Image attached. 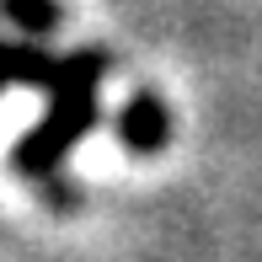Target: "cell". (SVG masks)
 Here are the masks:
<instances>
[{
  "mask_svg": "<svg viewBox=\"0 0 262 262\" xmlns=\"http://www.w3.org/2000/svg\"><path fill=\"white\" fill-rule=\"evenodd\" d=\"M0 6H6L11 16L32 32V38H43V32L59 21V6H54V0H0Z\"/></svg>",
  "mask_w": 262,
  "mask_h": 262,
  "instance_id": "3957f363",
  "label": "cell"
},
{
  "mask_svg": "<svg viewBox=\"0 0 262 262\" xmlns=\"http://www.w3.org/2000/svg\"><path fill=\"white\" fill-rule=\"evenodd\" d=\"M113 70V59L97 49H80V54H49L38 43H16V86H38L49 91V118H43L38 134H27L16 145V166L27 182L43 187L54 209H70L75 193L64 182V156L75 150V139H86L97 128V91L102 75Z\"/></svg>",
  "mask_w": 262,
  "mask_h": 262,
  "instance_id": "6da1fadb",
  "label": "cell"
},
{
  "mask_svg": "<svg viewBox=\"0 0 262 262\" xmlns=\"http://www.w3.org/2000/svg\"><path fill=\"white\" fill-rule=\"evenodd\" d=\"M118 134H123V145L128 150H161L166 145V107L150 97H134L123 107V118H118Z\"/></svg>",
  "mask_w": 262,
  "mask_h": 262,
  "instance_id": "7a4b0ae2",
  "label": "cell"
},
{
  "mask_svg": "<svg viewBox=\"0 0 262 262\" xmlns=\"http://www.w3.org/2000/svg\"><path fill=\"white\" fill-rule=\"evenodd\" d=\"M6 86H16V43L0 38V91Z\"/></svg>",
  "mask_w": 262,
  "mask_h": 262,
  "instance_id": "277c9868",
  "label": "cell"
}]
</instances>
